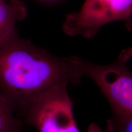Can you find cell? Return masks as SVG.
<instances>
[{
  "mask_svg": "<svg viewBox=\"0 0 132 132\" xmlns=\"http://www.w3.org/2000/svg\"><path fill=\"white\" fill-rule=\"evenodd\" d=\"M83 77L73 56H57L19 36L0 44V92L20 114L43 92Z\"/></svg>",
  "mask_w": 132,
  "mask_h": 132,
  "instance_id": "6da1fadb",
  "label": "cell"
},
{
  "mask_svg": "<svg viewBox=\"0 0 132 132\" xmlns=\"http://www.w3.org/2000/svg\"><path fill=\"white\" fill-rule=\"evenodd\" d=\"M131 56L132 48H128L122 51L115 61L103 65L73 56L82 75L98 87L112 112L132 113V72L127 65Z\"/></svg>",
  "mask_w": 132,
  "mask_h": 132,
  "instance_id": "7a4b0ae2",
  "label": "cell"
},
{
  "mask_svg": "<svg viewBox=\"0 0 132 132\" xmlns=\"http://www.w3.org/2000/svg\"><path fill=\"white\" fill-rule=\"evenodd\" d=\"M66 85H59L39 95L21 115L37 132H81L73 111Z\"/></svg>",
  "mask_w": 132,
  "mask_h": 132,
  "instance_id": "3957f363",
  "label": "cell"
},
{
  "mask_svg": "<svg viewBox=\"0 0 132 132\" xmlns=\"http://www.w3.org/2000/svg\"><path fill=\"white\" fill-rule=\"evenodd\" d=\"M116 21L132 31V0H86L80 10L66 16L62 29L69 36L90 39L103 26Z\"/></svg>",
  "mask_w": 132,
  "mask_h": 132,
  "instance_id": "277c9868",
  "label": "cell"
},
{
  "mask_svg": "<svg viewBox=\"0 0 132 132\" xmlns=\"http://www.w3.org/2000/svg\"><path fill=\"white\" fill-rule=\"evenodd\" d=\"M28 9L22 0L0 3V44L18 36L16 24L25 19Z\"/></svg>",
  "mask_w": 132,
  "mask_h": 132,
  "instance_id": "5b68a950",
  "label": "cell"
},
{
  "mask_svg": "<svg viewBox=\"0 0 132 132\" xmlns=\"http://www.w3.org/2000/svg\"><path fill=\"white\" fill-rule=\"evenodd\" d=\"M21 122L0 92V132H21Z\"/></svg>",
  "mask_w": 132,
  "mask_h": 132,
  "instance_id": "8992f818",
  "label": "cell"
},
{
  "mask_svg": "<svg viewBox=\"0 0 132 132\" xmlns=\"http://www.w3.org/2000/svg\"><path fill=\"white\" fill-rule=\"evenodd\" d=\"M108 119L114 132H132V113L112 112Z\"/></svg>",
  "mask_w": 132,
  "mask_h": 132,
  "instance_id": "52a82bcc",
  "label": "cell"
},
{
  "mask_svg": "<svg viewBox=\"0 0 132 132\" xmlns=\"http://www.w3.org/2000/svg\"><path fill=\"white\" fill-rule=\"evenodd\" d=\"M86 132H114L111 123L108 120L106 121V125L105 130H103L101 127L97 125L96 123H92L88 127Z\"/></svg>",
  "mask_w": 132,
  "mask_h": 132,
  "instance_id": "ba28073f",
  "label": "cell"
},
{
  "mask_svg": "<svg viewBox=\"0 0 132 132\" xmlns=\"http://www.w3.org/2000/svg\"><path fill=\"white\" fill-rule=\"evenodd\" d=\"M10 0H0V3L2 2H6V1H9Z\"/></svg>",
  "mask_w": 132,
  "mask_h": 132,
  "instance_id": "9c48e42d",
  "label": "cell"
}]
</instances>
